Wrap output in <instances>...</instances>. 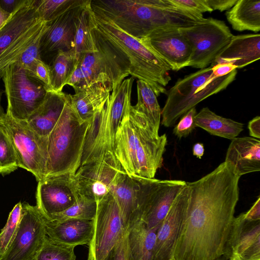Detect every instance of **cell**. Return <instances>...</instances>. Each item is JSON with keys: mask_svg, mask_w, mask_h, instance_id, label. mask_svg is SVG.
Returning <instances> with one entry per match:
<instances>
[{"mask_svg": "<svg viewBox=\"0 0 260 260\" xmlns=\"http://www.w3.org/2000/svg\"><path fill=\"white\" fill-rule=\"evenodd\" d=\"M73 49L59 50L49 66L51 91L60 92L71 76L76 62Z\"/></svg>", "mask_w": 260, "mask_h": 260, "instance_id": "obj_33", "label": "cell"}, {"mask_svg": "<svg viewBox=\"0 0 260 260\" xmlns=\"http://www.w3.org/2000/svg\"><path fill=\"white\" fill-rule=\"evenodd\" d=\"M37 0H22L0 30V78L5 69L17 62L22 53L46 31L48 23L41 19Z\"/></svg>", "mask_w": 260, "mask_h": 260, "instance_id": "obj_9", "label": "cell"}, {"mask_svg": "<svg viewBox=\"0 0 260 260\" xmlns=\"http://www.w3.org/2000/svg\"><path fill=\"white\" fill-rule=\"evenodd\" d=\"M238 0H206L212 10H219L220 12L230 10Z\"/></svg>", "mask_w": 260, "mask_h": 260, "instance_id": "obj_45", "label": "cell"}, {"mask_svg": "<svg viewBox=\"0 0 260 260\" xmlns=\"http://www.w3.org/2000/svg\"><path fill=\"white\" fill-rule=\"evenodd\" d=\"M179 30L191 47L187 67L199 69L211 64L233 36L224 21L212 17Z\"/></svg>", "mask_w": 260, "mask_h": 260, "instance_id": "obj_12", "label": "cell"}, {"mask_svg": "<svg viewBox=\"0 0 260 260\" xmlns=\"http://www.w3.org/2000/svg\"><path fill=\"white\" fill-rule=\"evenodd\" d=\"M204 146L202 143H197L192 147V153L194 156L201 159L204 154Z\"/></svg>", "mask_w": 260, "mask_h": 260, "instance_id": "obj_49", "label": "cell"}, {"mask_svg": "<svg viewBox=\"0 0 260 260\" xmlns=\"http://www.w3.org/2000/svg\"><path fill=\"white\" fill-rule=\"evenodd\" d=\"M88 0L48 22L41 41V52L49 53L74 49L77 18Z\"/></svg>", "mask_w": 260, "mask_h": 260, "instance_id": "obj_21", "label": "cell"}, {"mask_svg": "<svg viewBox=\"0 0 260 260\" xmlns=\"http://www.w3.org/2000/svg\"><path fill=\"white\" fill-rule=\"evenodd\" d=\"M225 15L234 30H260V0H238Z\"/></svg>", "mask_w": 260, "mask_h": 260, "instance_id": "obj_29", "label": "cell"}, {"mask_svg": "<svg viewBox=\"0 0 260 260\" xmlns=\"http://www.w3.org/2000/svg\"><path fill=\"white\" fill-rule=\"evenodd\" d=\"M240 177L224 161L200 179L186 182L189 199L173 260H214L225 253Z\"/></svg>", "mask_w": 260, "mask_h": 260, "instance_id": "obj_1", "label": "cell"}, {"mask_svg": "<svg viewBox=\"0 0 260 260\" xmlns=\"http://www.w3.org/2000/svg\"><path fill=\"white\" fill-rule=\"evenodd\" d=\"M22 212V203L19 202L10 212L7 222L0 233V257L6 253L15 238Z\"/></svg>", "mask_w": 260, "mask_h": 260, "instance_id": "obj_38", "label": "cell"}, {"mask_svg": "<svg viewBox=\"0 0 260 260\" xmlns=\"http://www.w3.org/2000/svg\"><path fill=\"white\" fill-rule=\"evenodd\" d=\"M175 5L185 10L198 14L213 11L206 0H170Z\"/></svg>", "mask_w": 260, "mask_h": 260, "instance_id": "obj_42", "label": "cell"}, {"mask_svg": "<svg viewBox=\"0 0 260 260\" xmlns=\"http://www.w3.org/2000/svg\"><path fill=\"white\" fill-rule=\"evenodd\" d=\"M90 3L91 0H88L77 19L73 49L76 59L82 54L98 49L93 36L95 21Z\"/></svg>", "mask_w": 260, "mask_h": 260, "instance_id": "obj_30", "label": "cell"}, {"mask_svg": "<svg viewBox=\"0 0 260 260\" xmlns=\"http://www.w3.org/2000/svg\"><path fill=\"white\" fill-rule=\"evenodd\" d=\"M125 79L113 89L105 104L89 121L81 165L108 154H114L115 136L122 119L127 97L134 81Z\"/></svg>", "mask_w": 260, "mask_h": 260, "instance_id": "obj_7", "label": "cell"}, {"mask_svg": "<svg viewBox=\"0 0 260 260\" xmlns=\"http://www.w3.org/2000/svg\"><path fill=\"white\" fill-rule=\"evenodd\" d=\"M47 236L45 218L37 206L22 203L19 228L2 260H34Z\"/></svg>", "mask_w": 260, "mask_h": 260, "instance_id": "obj_16", "label": "cell"}, {"mask_svg": "<svg viewBox=\"0 0 260 260\" xmlns=\"http://www.w3.org/2000/svg\"><path fill=\"white\" fill-rule=\"evenodd\" d=\"M10 13L5 11L0 5V30L4 26L11 16Z\"/></svg>", "mask_w": 260, "mask_h": 260, "instance_id": "obj_50", "label": "cell"}, {"mask_svg": "<svg viewBox=\"0 0 260 260\" xmlns=\"http://www.w3.org/2000/svg\"><path fill=\"white\" fill-rule=\"evenodd\" d=\"M139 189L137 177L123 173L110 191L117 204L127 231L135 222L140 220L138 211Z\"/></svg>", "mask_w": 260, "mask_h": 260, "instance_id": "obj_26", "label": "cell"}, {"mask_svg": "<svg viewBox=\"0 0 260 260\" xmlns=\"http://www.w3.org/2000/svg\"><path fill=\"white\" fill-rule=\"evenodd\" d=\"M89 121L79 118L67 94L62 113L47 137V176L74 174L77 171Z\"/></svg>", "mask_w": 260, "mask_h": 260, "instance_id": "obj_5", "label": "cell"}, {"mask_svg": "<svg viewBox=\"0 0 260 260\" xmlns=\"http://www.w3.org/2000/svg\"><path fill=\"white\" fill-rule=\"evenodd\" d=\"M104 260H134L129 247L127 232L109 251Z\"/></svg>", "mask_w": 260, "mask_h": 260, "instance_id": "obj_41", "label": "cell"}, {"mask_svg": "<svg viewBox=\"0 0 260 260\" xmlns=\"http://www.w3.org/2000/svg\"><path fill=\"white\" fill-rule=\"evenodd\" d=\"M43 36L38 38L21 54L16 62L29 75L36 63L42 60L41 56V41Z\"/></svg>", "mask_w": 260, "mask_h": 260, "instance_id": "obj_39", "label": "cell"}, {"mask_svg": "<svg viewBox=\"0 0 260 260\" xmlns=\"http://www.w3.org/2000/svg\"><path fill=\"white\" fill-rule=\"evenodd\" d=\"M1 79H2V78H0V80H1ZM1 96H2V92H1V91L0 90V117L4 113L3 112V110L2 106H1Z\"/></svg>", "mask_w": 260, "mask_h": 260, "instance_id": "obj_52", "label": "cell"}, {"mask_svg": "<svg viewBox=\"0 0 260 260\" xmlns=\"http://www.w3.org/2000/svg\"><path fill=\"white\" fill-rule=\"evenodd\" d=\"M92 9L94 29L127 59L130 75L146 82L157 96L161 93L166 94L165 87L171 80L168 74L171 70L170 67L144 38H137L127 34L103 13Z\"/></svg>", "mask_w": 260, "mask_h": 260, "instance_id": "obj_4", "label": "cell"}, {"mask_svg": "<svg viewBox=\"0 0 260 260\" xmlns=\"http://www.w3.org/2000/svg\"><path fill=\"white\" fill-rule=\"evenodd\" d=\"M29 75L42 83L47 91H51L49 66L42 60L36 63Z\"/></svg>", "mask_w": 260, "mask_h": 260, "instance_id": "obj_43", "label": "cell"}, {"mask_svg": "<svg viewBox=\"0 0 260 260\" xmlns=\"http://www.w3.org/2000/svg\"><path fill=\"white\" fill-rule=\"evenodd\" d=\"M92 238L88 244L87 260H104L127 232L117 204L110 192L97 203Z\"/></svg>", "mask_w": 260, "mask_h": 260, "instance_id": "obj_14", "label": "cell"}, {"mask_svg": "<svg viewBox=\"0 0 260 260\" xmlns=\"http://www.w3.org/2000/svg\"><path fill=\"white\" fill-rule=\"evenodd\" d=\"M125 172L114 155L108 154L80 166L72 178L78 194L98 203Z\"/></svg>", "mask_w": 260, "mask_h": 260, "instance_id": "obj_15", "label": "cell"}, {"mask_svg": "<svg viewBox=\"0 0 260 260\" xmlns=\"http://www.w3.org/2000/svg\"><path fill=\"white\" fill-rule=\"evenodd\" d=\"M144 39L171 70L177 71L187 67L191 47L179 28L156 29Z\"/></svg>", "mask_w": 260, "mask_h": 260, "instance_id": "obj_19", "label": "cell"}, {"mask_svg": "<svg viewBox=\"0 0 260 260\" xmlns=\"http://www.w3.org/2000/svg\"><path fill=\"white\" fill-rule=\"evenodd\" d=\"M93 220H49L45 218L46 235L52 240L68 245H88L93 235Z\"/></svg>", "mask_w": 260, "mask_h": 260, "instance_id": "obj_23", "label": "cell"}, {"mask_svg": "<svg viewBox=\"0 0 260 260\" xmlns=\"http://www.w3.org/2000/svg\"><path fill=\"white\" fill-rule=\"evenodd\" d=\"M131 101L129 95L116 134L113 153L128 175L153 179L162 166L167 137L166 134L156 135Z\"/></svg>", "mask_w": 260, "mask_h": 260, "instance_id": "obj_2", "label": "cell"}, {"mask_svg": "<svg viewBox=\"0 0 260 260\" xmlns=\"http://www.w3.org/2000/svg\"><path fill=\"white\" fill-rule=\"evenodd\" d=\"M0 260H2V258L0 257Z\"/></svg>", "mask_w": 260, "mask_h": 260, "instance_id": "obj_53", "label": "cell"}, {"mask_svg": "<svg viewBox=\"0 0 260 260\" xmlns=\"http://www.w3.org/2000/svg\"><path fill=\"white\" fill-rule=\"evenodd\" d=\"M196 107L192 108L184 114L173 130V134L179 139L187 137L196 127L194 117L197 114Z\"/></svg>", "mask_w": 260, "mask_h": 260, "instance_id": "obj_40", "label": "cell"}, {"mask_svg": "<svg viewBox=\"0 0 260 260\" xmlns=\"http://www.w3.org/2000/svg\"><path fill=\"white\" fill-rule=\"evenodd\" d=\"M67 94L47 91L42 103L27 119L28 126L38 135L48 137L53 130L62 113Z\"/></svg>", "mask_w": 260, "mask_h": 260, "instance_id": "obj_25", "label": "cell"}, {"mask_svg": "<svg viewBox=\"0 0 260 260\" xmlns=\"http://www.w3.org/2000/svg\"><path fill=\"white\" fill-rule=\"evenodd\" d=\"M90 5L139 39L160 28L190 26L204 18L203 14L183 9L170 0H91Z\"/></svg>", "mask_w": 260, "mask_h": 260, "instance_id": "obj_3", "label": "cell"}, {"mask_svg": "<svg viewBox=\"0 0 260 260\" xmlns=\"http://www.w3.org/2000/svg\"><path fill=\"white\" fill-rule=\"evenodd\" d=\"M212 67L200 69L177 80L167 92L161 123L174 126L179 118L206 98L225 89L235 79L237 69L213 80L210 79Z\"/></svg>", "mask_w": 260, "mask_h": 260, "instance_id": "obj_8", "label": "cell"}, {"mask_svg": "<svg viewBox=\"0 0 260 260\" xmlns=\"http://www.w3.org/2000/svg\"><path fill=\"white\" fill-rule=\"evenodd\" d=\"M75 247L55 242L46 236L34 260H76Z\"/></svg>", "mask_w": 260, "mask_h": 260, "instance_id": "obj_35", "label": "cell"}, {"mask_svg": "<svg viewBox=\"0 0 260 260\" xmlns=\"http://www.w3.org/2000/svg\"><path fill=\"white\" fill-rule=\"evenodd\" d=\"M93 36L97 50L78 57L65 84L72 86L75 92L98 83L108 85L112 91L130 75L129 64L125 56L94 28Z\"/></svg>", "mask_w": 260, "mask_h": 260, "instance_id": "obj_6", "label": "cell"}, {"mask_svg": "<svg viewBox=\"0 0 260 260\" xmlns=\"http://www.w3.org/2000/svg\"><path fill=\"white\" fill-rule=\"evenodd\" d=\"M196 127L210 134L230 140L236 138L243 131L244 124L219 116L208 107L202 108L194 117Z\"/></svg>", "mask_w": 260, "mask_h": 260, "instance_id": "obj_28", "label": "cell"}, {"mask_svg": "<svg viewBox=\"0 0 260 260\" xmlns=\"http://www.w3.org/2000/svg\"><path fill=\"white\" fill-rule=\"evenodd\" d=\"M2 79L7 101L6 113L26 121L43 102L47 92L44 86L16 62L5 69Z\"/></svg>", "mask_w": 260, "mask_h": 260, "instance_id": "obj_11", "label": "cell"}, {"mask_svg": "<svg viewBox=\"0 0 260 260\" xmlns=\"http://www.w3.org/2000/svg\"><path fill=\"white\" fill-rule=\"evenodd\" d=\"M86 0H37V9L41 19L47 23Z\"/></svg>", "mask_w": 260, "mask_h": 260, "instance_id": "obj_36", "label": "cell"}, {"mask_svg": "<svg viewBox=\"0 0 260 260\" xmlns=\"http://www.w3.org/2000/svg\"><path fill=\"white\" fill-rule=\"evenodd\" d=\"M241 176L260 171V141L251 137H236L232 140L225 161Z\"/></svg>", "mask_w": 260, "mask_h": 260, "instance_id": "obj_24", "label": "cell"}, {"mask_svg": "<svg viewBox=\"0 0 260 260\" xmlns=\"http://www.w3.org/2000/svg\"><path fill=\"white\" fill-rule=\"evenodd\" d=\"M189 196L186 185L174 200L156 234L152 260H173L175 246L184 219Z\"/></svg>", "mask_w": 260, "mask_h": 260, "instance_id": "obj_18", "label": "cell"}, {"mask_svg": "<svg viewBox=\"0 0 260 260\" xmlns=\"http://www.w3.org/2000/svg\"><path fill=\"white\" fill-rule=\"evenodd\" d=\"M22 0L0 1L1 7L6 12L11 14L20 3Z\"/></svg>", "mask_w": 260, "mask_h": 260, "instance_id": "obj_48", "label": "cell"}, {"mask_svg": "<svg viewBox=\"0 0 260 260\" xmlns=\"http://www.w3.org/2000/svg\"><path fill=\"white\" fill-rule=\"evenodd\" d=\"M0 174H1V171H0Z\"/></svg>", "mask_w": 260, "mask_h": 260, "instance_id": "obj_54", "label": "cell"}, {"mask_svg": "<svg viewBox=\"0 0 260 260\" xmlns=\"http://www.w3.org/2000/svg\"><path fill=\"white\" fill-rule=\"evenodd\" d=\"M19 168L15 150L5 127L0 120V171L2 175Z\"/></svg>", "mask_w": 260, "mask_h": 260, "instance_id": "obj_37", "label": "cell"}, {"mask_svg": "<svg viewBox=\"0 0 260 260\" xmlns=\"http://www.w3.org/2000/svg\"><path fill=\"white\" fill-rule=\"evenodd\" d=\"M260 58L259 33L234 36L210 66L231 63L237 69L245 67Z\"/></svg>", "mask_w": 260, "mask_h": 260, "instance_id": "obj_22", "label": "cell"}, {"mask_svg": "<svg viewBox=\"0 0 260 260\" xmlns=\"http://www.w3.org/2000/svg\"><path fill=\"white\" fill-rule=\"evenodd\" d=\"M245 219L248 220L254 221L260 220V197L258 196L256 201L250 209L243 213Z\"/></svg>", "mask_w": 260, "mask_h": 260, "instance_id": "obj_46", "label": "cell"}, {"mask_svg": "<svg viewBox=\"0 0 260 260\" xmlns=\"http://www.w3.org/2000/svg\"><path fill=\"white\" fill-rule=\"evenodd\" d=\"M112 90L106 84L98 83L69 94L72 105L82 121H89L106 102Z\"/></svg>", "mask_w": 260, "mask_h": 260, "instance_id": "obj_27", "label": "cell"}, {"mask_svg": "<svg viewBox=\"0 0 260 260\" xmlns=\"http://www.w3.org/2000/svg\"><path fill=\"white\" fill-rule=\"evenodd\" d=\"M137 103L133 107L145 117L154 133L159 135L161 110L157 96L152 88L142 80H137Z\"/></svg>", "mask_w": 260, "mask_h": 260, "instance_id": "obj_32", "label": "cell"}, {"mask_svg": "<svg viewBox=\"0 0 260 260\" xmlns=\"http://www.w3.org/2000/svg\"><path fill=\"white\" fill-rule=\"evenodd\" d=\"M248 128L251 137L260 139V117L256 116L249 121Z\"/></svg>", "mask_w": 260, "mask_h": 260, "instance_id": "obj_47", "label": "cell"}, {"mask_svg": "<svg viewBox=\"0 0 260 260\" xmlns=\"http://www.w3.org/2000/svg\"><path fill=\"white\" fill-rule=\"evenodd\" d=\"M10 138L18 167L34 175L39 182L47 176V137L38 135L26 121L16 119L6 113L0 117Z\"/></svg>", "mask_w": 260, "mask_h": 260, "instance_id": "obj_10", "label": "cell"}, {"mask_svg": "<svg viewBox=\"0 0 260 260\" xmlns=\"http://www.w3.org/2000/svg\"><path fill=\"white\" fill-rule=\"evenodd\" d=\"M156 231L148 229L141 219L128 230L129 247L134 260H152Z\"/></svg>", "mask_w": 260, "mask_h": 260, "instance_id": "obj_31", "label": "cell"}, {"mask_svg": "<svg viewBox=\"0 0 260 260\" xmlns=\"http://www.w3.org/2000/svg\"><path fill=\"white\" fill-rule=\"evenodd\" d=\"M137 177L140 218L148 229L157 232L186 182Z\"/></svg>", "mask_w": 260, "mask_h": 260, "instance_id": "obj_13", "label": "cell"}, {"mask_svg": "<svg viewBox=\"0 0 260 260\" xmlns=\"http://www.w3.org/2000/svg\"><path fill=\"white\" fill-rule=\"evenodd\" d=\"M214 260H229V259L227 256L223 254Z\"/></svg>", "mask_w": 260, "mask_h": 260, "instance_id": "obj_51", "label": "cell"}, {"mask_svg": "<svg viewBox=\"0 0 260 260\" xmlns=\"http://www.w3.org/2000/svg\"><path fill=\"white\" fill-rule=\"evenodd\" d=\"M97 210L96 201L78 194L75 202L64 211L54 215L51 220L76 218L93 220Z\"/></svg>", "mask_w": 260, "mask_h": 260, "instance_id": "obj_34", "label": "cell"}, {"mask_svg": "<svg viewBox=\"0 0 260 260\" xmlns=\"http://www.w3.org/2000/svg\"><path fill=\"white\" fill-rule=\"evenodd\" d=\"M72 175L47 176L38 182L36 206L46 219L51 220L76 201L78 193Z\"/></svg>", "mask_w": 260, "mask_h": 260, "instance_id": "obj_17", "label": "cell"}, {"mask_svg": "<svg viewBox=\"0 0 260 260\" xmlns=\"http://www.w3.org/2000/svg\"><path fill=\"white\" fill-rule=\"evenodd\" d=\"M237 69L236 66L231 63H221L212 67V73L210 79L213 80L217 78L224 76L233 70Z\"/></svg>", "mask_w": 260, "mask_h": 260, "instance_id": "obj_44", "label": "cell"}, {"mask_svg": "<svg viewBox=\"0 0 260 260\" xmlns=\"http://www.w3.org/2000/svg\"><path fill=\"white\" fill-rule=\"evenodd\" d=\"M229 260H260V220L234 217L225 253Z\"/></svg>", "mask_w": 260, "mask_h": 260, "instance_id": "obj_20", "label": "cell"}]
</instances>
